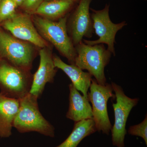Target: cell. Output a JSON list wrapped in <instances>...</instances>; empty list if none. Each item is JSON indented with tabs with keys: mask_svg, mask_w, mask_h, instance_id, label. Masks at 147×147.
<instances>
[{
	"mask_svg": "<svg viewBox=\"0 0 147 147\" xmlns=\"http://www.w3.org/2000/svg\"><path fill=\"white\" fill-rule=\"evenodd\" d=\"M3 26L17 39L41 48H45L47 45L45 40L39 34L27 14H16L13 18L4 21Z\"/></svg>",
	"mask_w": 147,
	"mask_h": 147,
	"instance_id": "10",
	"label": "cell"
},
{
	"mask_svg": "<svg viewBox=\"0 0 147 147\" xmlns=\"http://www.w3.org/2000/svg\"><path fill=\"white\" fill-rule=\"evenodd\" d=\"M14 2L16 3L17 6H22L24 1V0H13Z\"/></svg>",
	"mask_w": 147,
	"mask_h": 147,
	"instance_id": "20",
	"label": "cell"
},
{
	"mask_svg": "<svg viewBox=\"0 0 147 147\" xmlns=\"http://www.w3.org/2000/svg\"><path fill=\"white\" fill-rule=\"evenodd\" d=\"M75 48V65L82 70H87L99 85L104 86L107 84L104 69L110 63L112 54L104 44L91 45L82 41Z\"/></svg>",
	"mask_w": 147,
	"mask_h": 147,
	"instance_id": "2",
	"label": "cell"
},
{
	"mask_svg": "<svg viewBox=\"0 0 147 147\" xmlns=\"http://www.w3.org/2000/svg\"><path fill=\"white\" fill-rule=\"evenodd\" d=\"M75 3H77L71 0L43 1L33 13L45 16L49 19H59L65 16Z\"/></svg>",
	"mask_w": 147,
	"mask_h": 147,
	"instance_id": "15",
	"label": "cell"
},
{
	"mask_svg": "<svg viewBox=\"0 0 147 147\" xmlns=\"http://www.w3.org/2000/svg\"><path fill=\"white\" fill-rule=\"evenodd\" d=\"M1 0H0V2H1Z\"/></svg>",
	"mask_w": 147,
	"mask_h": 147,
	"instance_id": "22",
	"label": "cell"
},
{
	"mask_svg": "<svg viewBox=\"0 0 147 147\" xmlns=\"http://www.w3.org/2000/svg\"><path fill=\"white\" fill-rule=\"evenodd\" d=\"M0 54L12 65L28 70L31 65L33 47L0 29Z\"/></svg>",
	"mask_w": 147,
	"mask_h": 147,
	"instance_id": "8",
	"label": "cell"
},
{
	"mask_svg": "<svg viewBox=\"0 0 147 147\" xmlns=\"http://www.w3.org/2000/svg\"><path fill=\"white\" fill-rule=\"evenodd\" d=\"M89 88L88 99L92 103V119L97 131L108 135L113 126L108 116L107 103L110 98L115 97L113 87L108 83L104 86L99 85L95 79H92Z\"/></svg>",
	"mask_w": 147,
	"mask_h": 147,
	"instance_id": "4",
	"label": "cell"
},
{
	"mask_svg": "<svg viewBox=\"0 0 147 147\" xmlns=\"http://www.w3.org/2000/svg\"><path fill=\"white\" fill-rule=\"evenodd\" d=\"M39 55V67L34 75L30 91V94L38 98L42 95L46 84L53 82L57 72L50 51L41 48Z\"/></svg>",
	"mask_w": 147,
	"mask_h": 147,
	"instance_id": "11",
	"label": "cell"
},
{
	"mask_svg": "<svg viewBox=\"0 0 147 147\" xmlns=\"http://www.w3.org/2000/svg\"><path fill=\"white\" fill-rule=\"evenodd\" d=\"M92 0H80L69 22L68 34L74 47L83 41V38H90L94 32L90 13Z\"/></svg>",
	"mask_w": 147,
	"mask_h": 147,
	"instance_id": "9",
	"label": "cell"
},
{
	"mask_svg": "<svg viewBox=\"0 0 147 147\" xmlns=\"http://www.w3.org/2000/svg\"><path fill=\"white\" fill-rule=\"evenodd\" d=\"M67 21L66 16L57 21L38 16L34 19L40 36L51 42L70 64H75L76 50L67 32Z\"/></svg>",
	"mask_w": 147,
	"mask_h": 147,
	"instance_id": "3",
	"label": "cell"
},
{
	"mask_svg": "<svg viewBox=\"0 0 147 147\" xmlns=\"http://www.w3.org/2000/svg\"><path fill=\"white\" fill-rule=\"evenodd\" d=\"M37 98L29 93L19 100L18 113L13 127L21 133L35 131L50 137H55V129L39 111Z\"/></svg>",
	"mask_w": 147,
	"mask_h": 147,
	"instance_id": "1",
	"label": "cell"
},
{
	"mask_svg": "<svg viewBox=\"0 0 147 147\" xmlns=\"http://www.w3.org/2000/svg\"><path fill=\"white\" fill-rule=\"evenodd\" d=\"M97 131L92 119L75 122L69 136L60 144L56 147H77L82 140Z\"/></svg>",
	"mask_w": 147,
	"mask_h": 147,
	"instance_id": "16",
	"label": "cell"
},
{
	"mask_svg": "<svg viewBox=\"0 0 147 147\" xmlns=\"http://www.w3.org/2000/svg\"><path fill=\"white\" fill-rule=\"evenodd\" d=\"M110 4H106L105 7L100 10H95L90 8L94 32L99 38L96 40H90L83 39L86 44L91 45L105 44L108 45L107 49L115 56V44L117 33L127 25L125 21L118 24H114L110 19L109 15Z\"/></svg>",
	"mask_w": 147,
	"mask_h": 147,
	"instance_id": "6",
	"label": "cell"
},
{
	"mask_svg": "<svg viewBox=\"0 0 147 147\" xmlns=\"http://www.w3.org/2000/svg\"><path fill=\"white\" fill-rule=\"evenodd\" d=\"M69 87V106L66 113L67 118L77 122L92 119V108L88 97L80 94L73 84Z\"/></svg>",
	"mask_w": 147,
	"mask_h": 147,
	"instance_id": "12",
	"label": "cell"
},
{
	"mask_svg": "<svg viewBox=\"0 0 147 147\" xmlns=\"http://www.w3.org/2000/svg\"><path fill=\"white\" fill-rule=\"evenodd\" d=\"M18 7L13 0H1L0 2V23L13 18Z\"/></svg>",
	"mask_w": 147,
	"mask_h": 147,
	"instance_id": "17",
	"label": "cell"
},
{
	"mask_svg": "<svg viewBox=\"0 0 147 147\" xmlns=\"http://www.w3.org/2000/svg\"><path fill=\"white\" fill-rule=\"evenodd\" d=\"M43 1V0H24L22 6L25 10L33 13Z\"/></svg>",
	"mask_w": 147,
	"mask_h": 147,
	"instance_id": "19",
	"label": "cell"
},
{
	"mask_svg": "<svg viewBox=\"0 0 147 147\" xmlns=\"http://www.w3.org/2000/svg\"><path fill=\"white\" fill-rule=\"evenodd\" d=\"M28 70L9 64H0L1 93L9 97L20 99L30 93V82Z\"/></svg>",
	"mask_w": 147,
	"mask_h": 147,
	"instance_id": "7",
	"label": "cell"
},
{
	"mask_svg": "<svg viewBox=\"0 0 147 147\" xmlns=\"http://www.w3.org/2000/svg\"><path fill=\"white\" fill-rule=\"evenodd\" d=\"M146 115L144 119L141 123L132 125L129 128L128 133L132 136H138L142 138L147 145V117Z\"/></svg>",
	"mask_w": 147,
	"mask_h": 147,
	"instance_id": "18",
	"label": "cell"
},
{
	"mask_svg": "<svg viewBox=\"0 0 147 147\" xmlns=\"http://www.w3.org/2000/svg\"><path fill=\"white\" fill-rule=\"evenodd\" d=\"M19 99L0 93V137L7 138L12 134L13 123L19 110Z\"/></svg>",
	"mask_w": 147,
	"mask_h": 147,
	"instance_id": "13",
	"label": "cell"
},
{
	"mask_svg": "<svg viewBox=\"0 0 147 147\" xmlns=\"http://www.w3.org/2000/svg\"><path fill=\"white\" fill-rule=\"evenodd\" d=\"M111 84L116 100V103H113L115 123L111 131L112 144L117 147H124L127 121L131 110L138 104L139 99L128 97L121 87L113 82Z\"/></svg>",
	"mask_w": 147,
	"mask_h": 147,
	"instance_id": "5",
	"label": "cell"
},
{
	"mask_svg": "<svg viewBox=\"0 0 147 147\" xmlns=\"http://www.w3.org/2000/svg\"><path fill=\"white\" fill-rule=\"evenodd\" d=\"M55 67L61 69L71 79L72 84L78 91L82 92L83 95L88 97L92 76L88 72H84L75 64H67L57 56L53 57Z\"/></svg>",
	"mask_w": 147,
	"mask_h": 147,
	"instance_id": "14",
	"label": "cell"
},
{
	"mask_svg": "<svg viewBox=\"0 0 147 147\" xmlns=\"http://www.w3.org/2000/svg\"><path fill=\"white\" fill-rule=\"evenodd\" d=\"M52 1V0H44V1ZM71 1H73L75 2L78 3L79 2V1L80 0H71Z\"/></svg>",
	"mask_w": 147,
	"mask_h": 147,
	"instance_id": "21",
	"label": "cell"
}]
</instances>
